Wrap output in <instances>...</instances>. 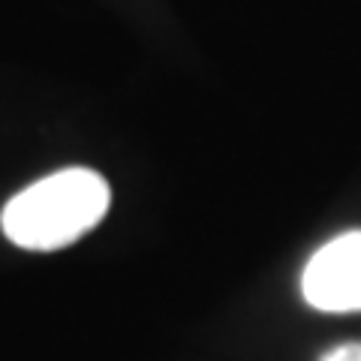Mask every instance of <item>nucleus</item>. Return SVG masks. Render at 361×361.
<instances>
[{"label": "nucleus", "instance_id": "2", "mask_svg": "<svg viewBox=\"0 0 361 361\" xmlns=\"http://www.w3.org/2000/svg\"><path fill=\"white\" fill-rule=\"evenodd\" d=\"M301 295L322 313L361 310V229L319 247L301 274Z\"/></svg>", "mask_w": 361, "mask_h": 361}, {"label": "nucleus", "instance_id": "1", "mask_svg": "<svg viewBox=\"0 0 361 361\" xmlns=\"http://www.w3.org/2000/svg\"><path fill=\"white\" fill-rule=\"evenodd\" d=\"M111 190L94 169H61L4 205L0 229L16 247L25 250H61L75 244L106 217Z\"/></svg>", "mask_w": 361, "mask_h": 361}, {"label": "nucleus", "instance_id": "3", "mask_svg": "<svg viewBox=\"0 0 361 361\" xmlns=\"http://www.w3.org/2000/svg\"><path fill=\"white\" fill-rule=\"evenodd\" d=\"M319 361H361V343H341L329 349Z\"/></svg>", "mask_w": 361, "mask_h": 361}]
</instances>
